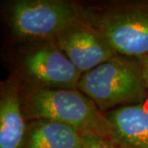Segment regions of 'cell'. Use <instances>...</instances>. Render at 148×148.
Wrapping results in <instances>:
<instances>
[{
    "label": "cell",
    "mask_w": 148,
    "mask_h": 148,
    "mask_svg": "<svg viewBox=\"0 0 148 148\" xmlns=\"http://www.w3.org/2000/svg\"><path fill=\"white\" fill-rule=\"evenodd\" d=\"M28 117L58 122L80 132H95L112 139L110 125L95 104L73 89H40L29 95Z\"/></svg>",
    "instance_id": "obj_1"
},
{
    "label": "cell",
    "mask_w": 148,
    "mask_h": 148,
    "mask_svg": "<svg viewBox=\"0 0 148 148\" xmlns=\"http://www.w3.org/2000/svg\"><path fill=\"white\" fill-rule=\"evenodd\" d=\"M77 88L103 110L138 100L147 89L141 67L118 56L82 73Z\"/></svg>",
    "instance_id": "obj_2"
},
{
    "label": "cell",
    "mask_w": 148,
    "mask_h": 148,
    "mask_svg": "<svg viewBox=\"0 0 148 148\" xmlns=\"http://www.w3.org/2000/svg\"><path fill=\"white\" fill-rule=\"evenodd\" d=\"M83 18L78 4L64 0H20L10 9L12 30L23 40L55 38Z\"/></svg>",
    "instance_id": "obj_3"
},
{
    "label": "cell",
    "mask_w": 148,
    "mask_h": 148,
    "mask_svg": "<svg viewBox=\"0 0 148 148\" xmlns=\"http://www.w3.org/2000/svg\"><path fill=\"white\" fill-rule=\"evenodd\" d=\"M86 20L117 53L138 58L148 54V2L119 6Z\"/></svg>",
    "instance_id": "obj_4"
},
{
    "label": "cell",
    "mask_w": 148,
    "mask_h": 148,
    "mask_svg": "<svg viewBox=\"0 0 148 148\" xmlns=\"http://www.w3.org/2000/svg\"><path fill=\"white\" fill-rule=\"evenodd\" d=\"M54 39L55 45L82 73L117 55L101 32L85 18L64 29Z\"/></svg>",
    "instance_id": "obj_5"
},
{
    "label": "cell",
    "mask_w": 148,
    "mask_h": 148,
    "mask_svg": "<svg viewBox=\"0 0 148 148\" xmlns=\"http://www.w3.org/2000/svg\"><path fill=\"white\" fill-rule=\"evenodd\" d=\"M23 66L35 81L54 89H74L82 73L53 43L35 48L25 55Z\"/></svg>",
    "instance_id": "obj_6"
},
{
    "label": "cell",
    "mask_w": 148,
    "mask_h": 148,
    "mask_svg": "<svg viewBox=\"0 0 148 148\" xmlns=\"http://www.w3.org/2000/svg\"><path fill=\"white\" fill-rule=\"evenodd\" d=\"M112 139L122 148H148V109L143 105L119 107L105 115Z\"/></svg>",
    "instance_id": "obj_7"
},
{
    "label": "cell",
    "mask_w": 148,
    "mask_h": 148,
    "mask_svg": "<svg viewBox=\"0 0 148 148\" xmlns=\"http://www.w3.org/2000/svg\"><path fill=\"white\" fill-rule=\"evenodd\" d=\"M26 148H82V135L64 123L38 119L30 128Z\"/></svg>",
    "instance_id": "obj_8"
},
{
    "label": "cell",
    "mask_w": 148,
    "mask_h": 148,
    "mask_svg": "<svg viewBox=\"0 0 148 148\" xmlns=\"http://www.w3.org/2000/svg\"><path fill=\"white\" fill-rule=\"evenodd\" d=\"M25 130L19 96L7 90L0 102V148L21 147Z\"/></svg>",
    "instance_id": "obj_9"
},
{
    "label": "cell",
    "mask_w": 148,
    "mask_h": 148,
    "mask_svg": "<svg viewBox=\"0 0 148 148\" xmlns=\"http://www.w3.org/2000/svg\"><path fill=\"white\" fill-rule=\"evenodd\" d=\"M82 135V148H122L113 139L95 132H85Z\"/></svg>",
    "instance_id": "obj_10"
},
{
    "label": "cell",
    "mask_w": 148,
    "mask_h": 148,
    "mask_svg": "<svg viewBox=\"0 0 148 148\" xmlns=\"http://www.w3.org/2000/svg\"><path fill=\"white\" fill-rule=\"evenodd\" d=\"M141 70H142V76H143L145 86L147 89H148V54L143 57V63L141 65Z\"/></svg>",
    "instance_id": "obj_11"
}]
</instances>
